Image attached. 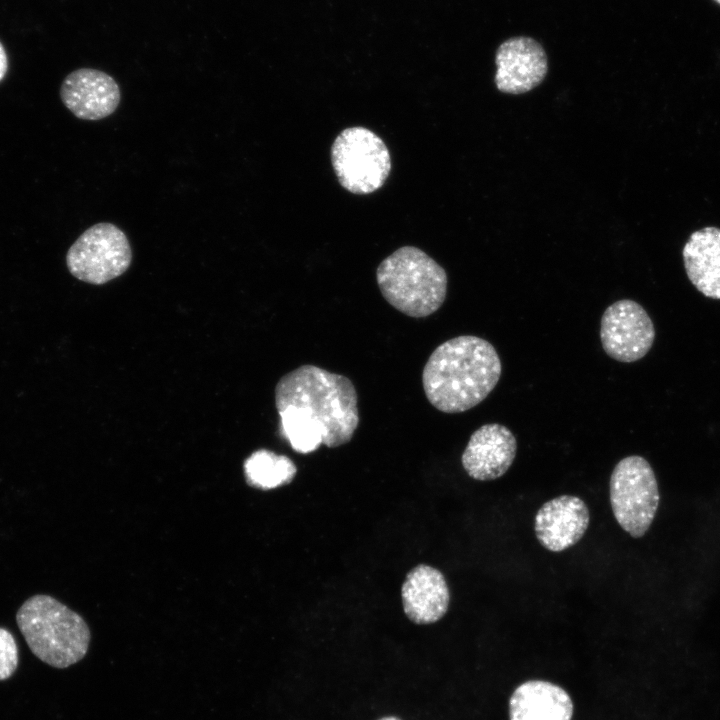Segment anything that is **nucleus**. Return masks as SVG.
<instances>
[{
    "mask_svg": "<svg viewBox=\"0 0 720 720\" xmlns=\"http://www.w3.org/2000/svg\"><path fill=\"white\" fill-rule=\"evenodd\" d=\"M500 357L487 340L461 335L437 346L422 371L429 403L444 413H462L481 403L496 387Z\"/></svg>",
    "mask_w": 720,
    "mask_h": 720,
    "instance_id": "1",
    "label": "nucleus"
},
{
    "mask_svg": "<svg viewBox=\"0 0 720 720\" xmlns=\"http://www.w3.org/2000/svg\"><path fill=\"white\" fill-rule=\"evenodd\" d=\"M275 405L278 412L291 411L318 428L329 448L348 443L360 422L352 381L315 365L282 376L275 387Z\"/></svg>",
    "mask_w": 720,
    "mask_h": 720,
    "instance_id": "2",
    "label": "nucleus"
},
{
    "mask_svg": "<svg viewBox=\"0 0 720 720\" xmlns=\"http://www.w3.org/2000/svg\"><path fill=\"white\" fill-rule=\"evenodd\" d=\"M16 622L30 651L49 666L67 668L88 651L91 634L86 621L50 595L26 599L16 613Z\"/></svg>",
    "mask_w": 720,
    "mask_h": 720,
    "instance_id": "3",
    "label": "nucleus"
},
{
    "mask_svg": "<svg viewBox=\"0 0 720 720\" xmlns=\"http://www.w3.org/2000/svg\"><path fill=\"white\" fill-rule=\"evenodd\" d=\"M376 280L383 298L412 318L433 314L447 295L445 269L414 246L400 247L381 261Z\"/></svg>",
    "mask_w": 720,
    "mask_h": 720,
    "instance_id": "4",
    "label": "nucleus"
},
{
    "mask_svg": "<svg viewBox=\"0 0 720 720\" xmlns=\"http://www.w3.org/2000/svg\"><path fill=\"white\" fill-rule=\"evenodd\" d=\"M331 162L341 186L354 194H369L383 186L391 171L384 141L366 127L342 130L331 146Z\"/></svg>",
    "mask_w": 720,
    "mask_h": 720,
    "instance_id": "5",
    "label": "nucleus"
},
{
    "mask_svg": "<svg viewBox=\"0 0 720 720\" xmlns=\"http://www.w3.org/2000/svg\"><path fill=\"white\" fill-rule=\"evenodd\" d=\"M610 503L621 528L633 538L649 530L660 495L655 473L642 456L631 455L614 467L609 484Z\"/></svg>",
    "mask_w": 720,
    "mask_h": 720,
    "instance_id": "6",
    "label": "nucleus"
},
{
    "mask_svg": "<svg viewBox=\"0 0 720 720\" xmlns=\"http://www.w3.org/2000/svg\"><path fill=\"white\" fill-rule=\"evenodd\" d=\"M132 250L125 233L116 225L97 223L85 230L66 254L69 272L95 285L122 275L130 266Z\"/></svg>",
    "mask_w": 720,
    "mask_h": 720,
    "instance_id": "7",
    "label": "nucleus"
},
{
    "mask_svg": "<svg viewBox=\"0 0 720 720\" xmlns=\"http://www.w3.org/2000/svg\"><path fill=\"white\" fill-rule=\"evenodd\" d=\"M600 340L612 359L631 363L643 358L655 340L654 324L636 301L622 299L608 306L600 322Z\"/></svg>",
    "mask_w": 720,
    "mask_h": 720,
    "instance_id": "8",
    "label": "nucleus"
},
{
    "mask_svg": "<svg viewBox=\"0 0 720 720\" xmlns=\"http://www.w3.org/2000/svg\"><path fill=\"white\" fill-rule=\"evenodd\" d=\"M495 62L497 89L507 94H523L537 87L548 71L543 47L529 37H514L497 49Z\"/></svg>",
    "mask_w": 720,
    "mask_h": 720,
    "instance_id": "9",
    "label": "nucleus"
},
{
    "mask_svg": "<svg viewBox=\"0 0 720 720\" xmlns=\"http://www.w3.org/2000/svg\"><path fill=\"white\" fill-rule=\"evenodd\" d=\"M64 106L82 120H100L111 115L121 99L119 85L109 74L92 68L69 73L60 87Z\"/></svg>",
    "mask_w": 720,
    "mask_h": 720,
    "instance_id": "10",
    "label": "nucleus"
},
{
    "mask_svg": "<svg viewBox=\"0 0 720 720\" xmlns=\"http://www.w3.org/2000/svg\"><path fill=\"white\" fill-rule=\"evenodd\" d=\"M516 452L517 441L512 431L502 424L489 423L472 433L461 462L471 478L490 481L508 471Z\"/></svg>",
    "mask_w": 720,
    "mask_h": 720,
    "instance_id": "11",
    "label": "nucleus"
},
{
    "mask_svg": "<svg viewBox=\"0 0 720 720\" xmlns=\"http://www.w3.org/2000/svg\"><path fill=\"white\" fill-rule=\"evenodd\" d=\"M590 522L586 503L578 496L561 495L545 502L537 511L534 530L539 543L551 552L575 545Z\"/></svg>",
    "mask_w": 720,
    "mask_h": 720,
    "instance_id": "12",
    "label": "nucleus"
},
{
    "mask_svg": "<svg viewBox=\"0 0 720 720\" xmlns=\"http://www.w3.org/2000/svg\"><path fill=\"white\" fill-rule=\"evenodd\" d=\"M406 616L416 624H431L448 610L450 594L443 574L425 564L414 567L401 589Z\"/></svg>",
    "mask_w": 720,
    "mask_h": 720,
    "instance_id": "13",
    "label": "nucleus"
},
{
    "mask_svg": "<svg viewBox=\"0 0 720 720\" xmlns=\"http://www.w3.org/2000/svg\"><path fill=\"white\" fill-rule=\"evenodd\" d=\"M573 702L560 686L543 680L520 684L509 700L510 720H571Z\"/></svg>",
    "mask_w": 720,
    "mask_h": 720,
    "instance_id": "14",
    "label": "nucleus"
},
{
    "mask_svg": "<svg viewBox=\"0 0 720 720\" xmlns=\"http://www.w3.org/2000/svg\"><path fill=\"white\" fill-rule=\"evenodd\" d=\"M682 257L693 286L705 297L720 299V228L708 226L694 231Z\"/></svg>",
    "mask_w": 720,
    "mask_h": 720,
    "instance_id": "15",
    "label": "nucleus"
},
{
    "mask_svg": "<svg viewBox=\"0 0 720 720\" xmlns=\"http://www.w3.org/2000/svg\"><path fill=\"white\" fill-rule=\"evenodd\" d=\"M247 482L261 489H273L290 483L296 475L294 462L285 455L266 449L253 452L244 462Z\"/></svg>",
    "mask_w": 720,
    "mask_h": 720,
    "instance_id": "16",
    "label": "nucleus"
},
{
    "mask_svg": "<svg viewBox=\"0 0 720 720\" xmlns=\"http://www.w3.org/2000/svg\"><path fill=\"white\" fill-rule=\"evenodd\" d=\"M18 666V647L13 634L0 627V681L9 679Z\"/></svg>",
    "mask_w": 720,
    "mask_h": 720,
    "instance_id": "17",
    "label": "nucleus"
},
{
    "mask_svg": "<svg viewBox=\"0 0 720 720\" xmlns=\"http://www.w3.org/2000/svg\"><path fill=\"white\" fill-rule=\"evenodd\" d=\"M8 69V58L4 46L0 42V81L4 78Z\"/></svg>",
    "mask_w": 720,
    "mask_h": 720,
    "instance_id": "18",
    "label": "nucleus"
},
{
    "mask_svg": "<svg viewBox=\"0 0 720 720\" xmlns=\"http://www.w3.org/2000/svg\"><path fill=\"white\" fill-rule=\"evenodd\" d=\"M379 720H401V719L394 717V716H387V717H383Z\"/></svg>",
    "mask_w": 720,
    "mask_h": 720,
    "instance_id": "19",
    "label": "nucleus"
},
{
    "mask_svg": "<svg viewBox=\"0 0 720 720\" xmlns=\"http://www.w3.org/2000/svg\"><path fill=\"white\" fill-rule=\"evenodd\" d=\"M714 1L717 2L718 4H720V0H714Z\"/></svg>",
    "mask_w": 720,
    "mask_h": 720,
    "instance_id": "20",
    "label": "nucleus"
}]
</instances>
